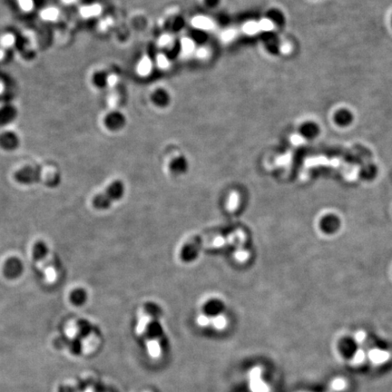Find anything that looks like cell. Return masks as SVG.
<instances>
[{
	"label": "cell",
	"mask_w": 392,
	"mask_h": 392,
	"mask_svg": "<svg viewBox=\"0 0 392 392\" xmlns=\"http://www.w3.org/2000/svg\"><path fill=\"white\" fill-rule=\"evenodd\" d=\"M259 29H260V26H259L258 23L254 21L247 22L243 27L244 32L248 35H254L258 32Z\"/></svg>",
	"instance_id": "e0dca14e"
},
{
	"label": "cell",
	"mask_w": 392,
	"mask_h": 392,
	"mask_svg": "<svg viewBox=\"0 0 392 392\" xmlns=\"http://www.w3.org/2000/svg\"><path fill=\"white\" fill-rule=\"evenodd\" d=\"M170 40H171V38L170 37H168V36H165V37H163L161 38V45L163 46H167L168 44L170 43Z\"/></svg>",
	"instance_id": "d4e9b609"
},
{
	"label": "cell",
	"mask_w": 392,
	"mask_h": 392,
	"mask_svg": "<svg viewBox=\"0 0 392 392\" xmlns=\"http://www.w3.org/2000/svg\"><path fill=\"white\" fill-rule=\"evenodd\" d=\"M193 24H194V27L201 28V29H210L213 26L212 21L204 16L195 17L193 21Z\"/></svg>",
	"instance_id": "9a60e30c"
},
{
	"label": "cell",
	"mask_w": 392,
	"mask_h": 392,
	"mask_svg": "<svg viewBox=\"0 0 392 392\" xmlns=\"http://www.w3.org/2000/svg\"><path fill=\"white\" fill-rule=\"evenodd\" d=\"M301 134L306 139H314L320 134V126L315 122H306L301 125Z\"/></svg>",
	"instance_id": "9c48e42d"
},
{
	"label": "cell",
	"mask_w": 392,
	"mask_h": 392,
	"mask_svg": "<svg viewBox=\"0 0 392 392\" xmlns=\"http://www.w3.org/2000/svg\"><path fill=\"white\" fill-rule=\"evenodd\" d=\"M223 308H224V302L221 300L217 298L209 299L203 306L202 314L210 318V320H211L212 318L223 314V312H222Z\"/></svg>",
	"instance_id": "52a82bcc"
},
{
	"label": "cell",
	"mask_w": 392,
	"mask_h": 392,
	"mask_svg": "<svg viewBox=\"0 0 392 392\" xmlns=\"http://www.w3.org/2000/svg\"><path fill=\"white\" fill-rule=\"evenodd\" d=\"M147 352L152 359H158L162 355L161 344L157 338H149L146 340Z\"/></svg>",
	"instance_id": "30bf717a"
},
{
	"label": "cell",
	"mask_w": 392,
	"mask_h": 392,
	"mask_svg": "<svg viewBox=\"0 0 392 392\" xmlns=\"http://www.w3.org/2000/svg\"><path fill=\"white\" fill-rule=\"evenodd\" d=\"M157 60H158L159 66H161V67H167L168 66V60L164 56H160Z\"/></svg>",
	"instance_id": "cb8c5ba5"
},
{
	"label": "cell",
	"mask_w": 392,
	"mask_h": 392,
	"mask_svg": "<svg viewBox=\"0 0 392 392\" xmlns=\"http://www.w3.org/2000/svg\"><path fill=\"white\" fill-rule=\"evenodd\" d=\"M186 165L183 161V159H176L175 161L172 162L170 166V170L174 174H182L186 171Z\"/></svg>",
	"instance_id": "5bb4252c"
},
{
	"label": "cell",
	"mask_w": 392,
	"mask_h": 392,
	"mask_svg": "<svg viewBox=\"0 0 392 392\" xmlns=\"http://www.w3.org/2000/svg\"><path fill=\"white\" fill-rule=\"evenodd\" d=\"M182 48H183V51L184 53L189 54V53H191L194 50V43L190 39L185 38V39H183V42H182Z\"/></svg>",
	"instance_id": "d6986e66"
},
{
	"label": "cell",
	"mask_w": 392,
	"mask_h": 392,
	"mask_svg": "<svg viewBox=\"0 0 392 392\" xmlns=\"http://www.w3.org/2000/svg\"><path fill=\"white\" fill-rule=\"evenodd\" d=\"M249 388L252 392H268V386L262 380V370L254 367L249 372Z\"/></svg>",
	"instance_id": "5b68a950"
},
{
	"label": "cell",
	"mask_w": 392,
	"mask_h": 392,
	"mask_svg": "<svg viewBox=\"0 0 392 392\" xmlns=\"http://www.w3.org/2000/svg\"><path fill=\"white\" fill-rule=\"evenodd\" d=\"M234 37H235V32L233 30H227L223 34V38L226 41L231 40Z\"/></svg>",
	"instance_id": "44dd1931"
},
{
	"label": "cell",
	"mask_w": 392,
	"mask_h": 392,
	"mask_svg": "<svg viewBox=\"0 0 392 392\" xmlns=\"http://www.w3.org/2000/svg\"><path fill=\"white\" fill-rule=\"evenodd\" d=\"M338 351L340 357L346 360L354 359L359 351V344L357 340L351 337H344L338 340Z\"/></svg>",
	"instance_id": "3957f363"
},
{
	"label": "cell",
	"mask_w": 392,
	"mask_h": 392,
	"mask_svg": "<svg viewBox=\"0 0 392 392\" xmlns=\"http://www.w3.org/2000/svg\"></svg>",
	"instance_id": "4316f807"
},
{
	"label": "cell",
	"mask_w": 392,
	"mask_h": 392,
	"mask_svg": "<svg viewBox=\"0 0 392 392\" xmlns=\"http://www.w3.org/2000/svg\"><path fill=\"white\" fill-rule=\"evenodd\" d=\"M87 297H88V294L85 289L77 288L71 292L70 300L76 306H80L87 301Z\"/></svg>",
	"instance_id": "7c38bea8"
},
{
	"label": "cell",
	"mask_w": 392,
	"mask_h": 392,
	"mask_svg": "<svg viewBox=\"0 0 392 392\" xmlns=\"http://www.w3.org/2000/svg\"><path fill=\"white\" fill-rule=\"evenodd\" d=\"M197 54H198V56H200V57H202V58H203V57L205 56V55H206V50H205V49H200Z\"/></svg>",
	"instance_id": "484cf974"
},
{
	"label": "cell",
	"mask_w": 392,
	"mask_h": 392,
	"mask_svg": "<svg viewBox=\"0 0 392 392\" xmlns=\"http://www.w3.org/2000/svg\"><path fill=\"white\" fill-rule=\"evenodd\" d=\"M125 193V185L124 182L115 180L110 183L104 193L97 194L93 200V205L97 210L105 211L113 205V203L118 202L124 197Z\"/></svg>",
	"instance_id": "6da1fadb"
},
{
	"label": "cell",
	"mask_w": 392,
	"mask_h": 392,
	"mask_svg": "<svg viewBox=\"0 0 392 392\" xmlns=\"http://www.w3.org/2000/svg\"><path fill=\"white\" fill-rule=\"evenodd\" d=\"M227 324H228L227 318H226V316H224V314L217 315V316H215V317L211 319V325H212L213 328H214L215 330H216V331H223V330H224V329L227 327Z\"/></svg>",
	"instance_id": "4fadbf2b"
},
{
	"label": "cell",
	"mask_w": 392,
	"mask_h": 392,
	"mask_svg": "<svg viewBox=\"0 0 392 392\" xmlns=\"http://www.w3.org/2000/svg\"><path fill=\"white\" fill-rule=\"evenodd\" d=\"M16 181L22 184H34L41 180V170L37 167H26L16 173Z\"/></svg>",
	"instance_id": "277c9868"
},
{
	"label": "cell",
	"mask_w": 392,
	"mask_h": 392,
	"mask_svg": "<svg viewBox=\"0 0 392 392\" xmlns=\"http://www.w3.org/2000/svg\"><path fill=\"white\" fill-rule=\"evenodd\" d=\"M56 16H57V10L56 8H48L43 12L44 18L48 20H53Z\"/></svg>",
	"instance_id": "ffe728a7"
},
{
	"label": "cell",
	"mask_w": 392,
	"mask_h": 392,
	"mask_svg": "<svg viewBox=\"0 0 392 392\" xmlns=\"http://www.w3.org/2000/svg\"><path fill=\"white\" fill-rule=\"evenodd\" d=\"M333 119H334L335 124L338 126L346 127V126H349V124L353 122L354 115L349 109L341 108V109H338V111L334 113Z\"/></svg>",
	"instance_id": "ba28073f"
},
{
	"label": "cell",
	"mask_w": 392,
	"mask_h": 392,
	"mask_svg": "<svg viewBox=\"0 0 392 392\" xmlns=\"http://www.w3.org/2000/svg\"><path fill=\"white\" fill-rule=\"evenodd\" d=\"M24 271V265L20 259L11 257L6 260L4 265V274L8 279L14 280L20 277Z\"/></svg>",
	"instance_id": "8992f818"
},
{
	"label": "cell",
	"mask_w": 392,
	"mask_h": 392,
	"mask_svg": "<svg viewBox=\"0 0 392 392\" xmlns=\"http://www.w3.org/2000/svg\"><path fill=\"white\" fill-rule=\"evenodd\" d=\"M204 248L203 239L200 237H194L183 244L181 248L179 256L183 263H192L198 257L200 251Z\"/></svg>",
	"instance_id": "7a4b0ae2"
},
{
	"label": "cell",
	"mask_w": 392,
	"mask_h": 392,
	"mask_svg": "<svg viewBox=\"0 0 392 392\" xmlns=\"http://www.w3.org/2000/svg\"><path fill=\"white\" fill-rule=\"evenodd\" d=\"M13 42H14V38H13V36H5L4 38H2V43H3V45L5 46V47L10 46Z\"/></svg>",
	"instance_id": "7402d4cb"
},
{
	"label": "cell",
	"mask_w": 392,
	"mask_h": 392,
	"mask_svg": "<svg viewBox=\"0 0 392 392\" xmlns=\"http://www.w3.org/2000/svg\"><path fill=\"white\" fill-rule=\"evenodd\" d=\"M273 25V23L269 20H263L259 24L260 28H263V30H270V27Z\"/></svg>",
	"instance_id": "603a6c76"
},
{
	"label": "cell",
	"mask_w": 392,
	"mask_h": 392,
	"mask_svg": "<svg viewBox=\"0 0 392 392\" xmlns=\"http://www.w3.org/2000/svg\"><path fill=\"white\" fill-rule=\"evenodd\" d=\"M151 68H152V64H151L150 60L148 58H144V59L141 60L137 70H138L140 75H145L149 74Z\"/></svg>",
	"instance_id": "2e32d148"
},
{
	"label": "cell",
	"mask_w": 392,
	"mask_h": 392,
	"mask_svg": "<svg viewBox=\"0 0 392 392\" xmlns=\"http://www.w3.org/2000/svg\"><path fill=\"white\" fill-rule=\"evenodd\" d=\"M100 11H101V8H100V7H97V6H89V7H85V8H83L82 13H83L84 16H96V15L100 13Z\"/></svg>",
	"instance_id": "ac0fdd59"
},
{
	"label": "cell",
	"mask_w": 392,
	"mask_h": 392,
	"mask_svg": "<svg viewBox=\"0 0 392 392\" xmlns=\"http://www.w3.org/2000/svg\"><path fill=\"white\" fill-rule=\"evenodd\" d=\"M49 246L44 242H38L33 248V257L36 261H42L49 254Z\"/></svg>",
	"instance_id": "8fae6325"
}]
</instances>
